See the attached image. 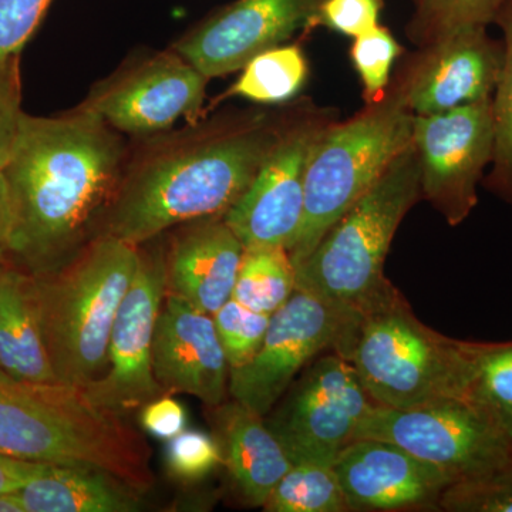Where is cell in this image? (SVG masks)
<instances>
[{
  "instance_id": "obj_1",
  "label": "cell",
  "mask_w": 512,
  "mask_h": 512,
  "mask_svg": "<svg viewBox=\"0 0 512 512\" xmlns=\"http://www.w3.org/2000/svg\"><path fill=\"white\" fill-rule=\"evenodd\" d=\"M295 104L235 111L143 138L128 153L96 235L138 247L185 222L224 217L248 190Z\"/></svg>"
},
{
  "instance_id": "obj_2",
  "label": "cell",
  "mask_w": 512,
  "mask_h": 512,
  "mask_svg": "<svg viewBox=\"0 0 512 512\" xmlns=\"http://www.w3.org/2000/svg\"><path fill=\"white\" fill-rule=\"evenodd\" d=\"M127 157L119 131L82 106L56 116L23 113L3 167L15 214L13 264L36 275L72 258L96 235Z\"/></svg>"
},
{
  "instance_id": "obj_3",
  "label": "cell",
  "mask_w": 512,
  "mask_h": 512,
  "mask_svg": "<svg viewBox=\"0 0 512 512\" xmlns=\"http://www.w3.org/2000/svg\"><path fill=\"white\" fill-rule=\"evenodd\" d=\"M0 456L92 467L148 493L151 448L126 416L99 406L82 387L19 382L0 370Z\"/></svg>"
},
{
  "instance_id": "obj_4",
  "label": "cell",
  "mask_w": 512,
  "mask_h": 512,
  "mask_svg": "<svg viewBox=\"0 0 512 512\" xmlns=\"http://www.w3.org/2000/svg\"><path fill=\"white\" fill-rule=\"evenodd\" d=\"M476 342L448 338L414 315L393 284L360 309L340 356L377 406L413 409L467 399Z\"/></svg>"
},
{
  "instance_id": "obj_5",
  "label": "cell",
  "mask_w": 512,
  "mask_h": 512,
  "mask_svg": "<svg viewBox=\"0 0 512 512\" xmlns=\"http://www.w3.org/2000/svg\"><path fill=\"white\" fill-rule=\"evenodd\" d=\"M137 265V245L96 235L64 264L30 274L43 339L60 383L84 387L106 372L111 329Z\"/></svg>"
},
{
  "instance_id": "obj_6",
  "label": "cell",
  "mask_w": 512,
  "mask_h": 512,
  "mask_svg": "<svg viewBox=\"0 0 512 512\" xmlns=\"http://www.w3.org/2000/svg\"><path fill=\"white\" fill-rule=\"evenodd\" d=\"M414 119L396 70L382 99L365 104L348 120L330 124L306 170L301 227L288 249L295 268L412 144Z\"/></svg>"
},
{
  "instance_id": "obj_7",
  "label": "cell",
  "mask_w": 512,
  "mask_h": 512,
  "mask_svg": "<svg viewBox=\"0 0 512 512\" xmlns=\"http://www.w3.org/2000/svg\"><path fill=\"white\" fill-rule=\"evenodd\" d=\"M421 200L420 168L412 144L320 239L296 268V289L360 311L392 282L384 261L394 235Z\"/></svg>"
},
{
  "instance_id": "obj_8",
  "label": "cell",
  "mask_w": 512,
  "mask_h": 512,
  "mask_svg": "<svg viewBox=\"0 0 512 512\" xmlns=\"http://www.w3.org/2000/svg\"><path fill=\"white\" fill-rule=\"evenodd\" d=\"M359 311L295 289L272 313L264 342L247 365L229 369L228 394L266 417L295 377L325 352L345 349Z\"/></svg>"
},
{
  "instance_id": "obj_9",
  "label": "cell",
  "mask_w": 512,
  "mask_h": 512,
  "mask_svg": "<svg viewBox=\"0 0 512 512\" xmlns=\"http://www.w3.org/2000/svg\"><path fill=\"white\" fill-rule=\"evenodd\" d=\"M338 111L311 99L296 100L288 123L241 198L224 215L244 248L289 249L305 205V180L316 144Z\"/></svg>"
},
{
  "instance_id": "obj_10",
  "label": "cell",
  "mask_w": 512,
  "mask_h": 512,
  "mask_svg": "<svg viewBox=\"0 0 512 512\" xmlns=\"http://www.w3.org/2000/svg\"><path fill=\"white\" fill-rule=\"evenodd\" d=\"M356 439L396 444L440 468L453 483L480 476L505 460L512 450L507 434L467 399L413 409L375 404L360 423Z\"/></svg>"
},
{
  "instance_id": "obj_11",
  "label": "cell",
  "mask_w": 512,
  "mask_h": 512,
  "mask_svg": "<svg viewBox=\"0 0 512 512\" xmlns=\"http://www.w3.org/2000/svg\"><path fill=\"white\" fill-rule=\"evenodd\" d=\"M281 400L265 421L292 464H333L376 404L352 363L336 352L316 357Z\"/></svg>"
},
{
  "instance_id": "obj_12",
  "label": "cell",
  "mask_w": 512,
  "mask_h": 512,
  "mask_svg": "<svg viewBox=\"0 0 512 512\" xmlns=\"http://www.w3.org/2000/svg\"><path fill=\"white\" fill-rule=\"evenodd\" d=\"M208 80L171 47L128 59L94 84L80 106L120 134L143 140L171 131L181 119L197 123Z\"/></svg>"
},
{
  "instance_id": "obj_13",
  "label": "cell",
  "mask_w": 512,
  "mask_h": 512,
  "mask_svg": "<svg viewBox=\"0 0 512 512\" xmlns=\"http://www.w3.org/2000/svg\"><path fill=\"white\" fill-rule=\"evenodd\" d=\"M412 141L421 198L451 227L463 224L477 207L478 184L493 160V99L416 116Z\"/></svg>"
},
{
  "instance_id": "obj_14",
  "label": "cell",
  "mask_w": 512,
  "mask_h": 512,
  "mask_svg": "<svg viewBox=\"0 0 512 512\" xmlns=\"http://www.w3.org/2000/svg\"><path fill=\"white\" fill-rule=\"evenodd\" d=\"M157 239L138 245L137 271L111 329L106 372L82 387L94 403L121 416L164 394L153 372L154 333L167 288L165 247Z\"/></svg>"
},
{
  "instance_id": "obj_15",
  "label": "cell",
  "mask_w": 512,
  "mask_h": 512,
  "mask_svg": "<svg viewBox=\"0 0 512 512\" xmlns=\"http://www.w3.org/2000/svg\"><path fill=\"white\" fill-rule=\"evenodd\" d=\"M325 0H234L192 26L173 43L207 79L239 72L259 53L311 30Z\"/></svg>"
},
{
  "instance_id": "obj_16",
  "label": "cell",
  "mask_w": 512,
  "mask_h": 512,
  "mask_svg": "<svg viewBox=\"0 0 512 512\" xmlns=\"http://www.w3.org/2000/svg\"><path fill=\"white\" fill-rule=\"evenodd\" d=\"M504 63V46L477 26L421 47L397 72L416 116L443 113L493 99Z\"/></svg>"
},
{
  "instance_id": "obj_17",
  "label": "cell",
  "mask_w": 512,
  "mask_h": 512,
  "mask_svg": "<svg viewBox=\"0 0 512 512\" xmlns=\"http://www.w3.org/2000/svg\"><path fill=\"white\" fill-rule=\"evenodd\" d=\"M333 468L349 511H440L441 495L453 483L440 468L376 439L353 440Z\"/></svg>"
},
{
  "instance_id": "obj_18",
  "label": "cell",
  "mask_w": 512,
  "mask_h": 512,
  "mask_svg": "<svg viewBox=\"0 0 512 512\" xmlns=\"http://www.w3.org/2000/svg\"><path fill=\"white\" fill-rule=\"evenodd\" d=\"M153 372L164 394H190L207 407L224 403L229 365L212 315L165 293L154 333Z\"/></svg>"
},
{
  "instance_id": "obj_19",
  "label": "cell",
  "mask_w": 512,
  "mask_h": 512,
  "mask_svg": "<svg viewBox=\"0 0 512 512\" xmlns=\"http://www.w3.org/2000/svg\"><path fill=\"white\" fill-rule=\"evenodd\" d=\"M244 249L224 217L178 225L165 247V293L214 315L232 298Z\"/></svg>"
},
{
  "instance_id": "obj_20",
  "label": "cell",
  "mask_w": 512,
  "mask_h": 512,
  "mask_svg": "<svg viewBox=\"0 0 512 512\" xmlns=\"http://www.w3.org/2000/svg\"><path fill=\"white\" fill-rule=\"evenodd\" d=\"M212 436L220 446L222 467L227 470L239 501L247 507H264L281 478L293 466L281 441L247 406L229 400L207 407Z\"/></svg>"
},
{
  "instance_id": "obj_21",
  "label": "cell",
  "mask_w": 512,
  "mask_h": 512,
  "mask_svg": "<svg viewBox=\"0 0 512 512\" xmlns=\"http://www.w3.org/2000/svg\"><path fill=\"white\" fill-rule=\"evenodd\" d=\"M0 370L19 382L60 383L40 328L32 275L16 265L0 272Z\"/></svg>"
},
{
  "instance_id": "obj_22",
  "label": "cell",
  "mask_w": 512,
  "mask_h": 512,
  "mask_svg": "<svg viewBox=\"0 0 512 512\" xmlns=\"http://www.w3.org/2000/svg\"><path fill=\"white\" fill-rule=\"evenodd\" d=\"M18 495L26 512H138L147 493L100 468L52 466Z\"/></svg>"
},
{
  "instance_id": "obj_23",
  "label": "cell",
  "mask_w": 512,
  "mask_h": 512,
  "mask_svg": "<svg viewBox=\"0 0 512 512\" xmlns=\"http://www.w3.org/2000/svg\"><path fill=\"white\" fill-rule=\"evenodd\" d=\"M225 96L241 97L264 106H281L295 100L309 77V63L302 47L281 45L259 53L241 70Z\"/></svg>"
},
{
  "instance_id": "obj_24",
  "label": "cell",
  "mask_w": 512,
  "mask_h": 512,
  "mask_svg": "<svg viewBox=\"0 0 512 512\" xmlns=\"http://www.w3.org/2000/svg\"><path fill=\"white\" fill-rule=\"evenodd\" d=\"M296 289V268L284 247L245 248L232 299L272 315Z\"/></svg>"
},
{
  "instance_id": "obj_25",
  "label": "cell",
  "mask_w": 512,
  "mask_h": 512,
  "mask_svg": "<svg viewBox=\"0 0 512 512\" xmlns=\"http://www.w3.org/2000/svg\"><path fill=\"white\" fill-rule=\"evenodd\" d=\"M266 512H348L333 464L295 463L269 495Z\"/></svg>"
},
{
  "instance_id": "obj_26",
  "label": "cell",
  "mask_w": 512,
  "mask_h": 512,
  "mask_svg": "<svg viewBox=\"0 0 512 512\" xmlns=\"http://www.w3.org/2000/svg\"><path fill=\"white\" fill-rule=\"evenodd\" d=\"M467 400L483 410L512 440V340L476 342Z\"/></svg>"
},
{
  "instance_id": "obj_27",
  "label": "cell",
  "mask_w": 512,
  "mask_h": 512,
  "mask_svg": "<svg viewBox=\"0 0 512 512\" xmlns=\"http://www.w3.org/2000/svg\"><path fill=\"white\" fill-rule=\"evenodd\" d=\"M416 9L406 33L417 49L468 28L495 23L505 0H414Z\"/></svg>"
},
{
  "instance_id": "obj_28",
  "label": "cell",
  "mask_w": 512,
  "mask_h": 512,
  "mask_svg": "<svg viewBox=\"0 0 512 512\" xmlns=\"http://www.w3.org/2000/svg\"><path fill=\"white\" fill-rule=\"evenodd\" d=\"M495 23L503 30L504 63L493 96V160L485 187L512 207V9Z\"/></svg>"
},
{
  "instance_id": "obj_29",
  "label": "cell",
  "mask_w": 512,
  "mask_h": 512,
  "mask_svg": "<svg viewBox=\"0 0 512 512\" xmlns=\"http://www.w3.org/2000/svg\"><path fill=\"white\" fill-rule=\"evenodd\" d=\"M440 511L512 512V450L480 476L448 485L441 495Z\"/></svg>"
},
{
  "instance_id": "obj_30",
  "label": "cell",
  "mask_w": 512,
  "mask_h": 512,
  "mask_svg": "<svg viewBox=\"0 0 512 512\" xmlns=\"http://www.w3.org/2000/svg\"><path fill=\"white\" fill-rule=\"evenodd\" d=\"M403 52L393 33L382 25L353 39L350 59L362 83L365 104L382 99L392 79L394 63Z\"/></svg>"
},
{
  "instance_id": "obj_31",
  "label": "cell",
  "mask_w": 512,
  "mask_h": 512,
  "mask_svg": "<svg viewBox=\"0 0 512 512\" xmlns=\"http://www.w3.org/2000/svg\"><path fill=\"white\" fill-rule=\"evenodd\" d=\"M229 369L247 365L261 348L271 315L255 312L229 299L212 315Z\"/></svg>"
},
{
  "instance_id": "obj_32",
  "label": "cell",
  "mask_w": 512,
  "mask_h": 512,
  "mask_svg": "<svg viewBox=\"0 0 512 512\" xmlns=\"http://www.w3.org/2000/svg\"><path fill=\"white\" fill-rule=\"evenodd\" d=\"M164 466L168 476L178 483H200L222 467L220 446L212 434L184 430L167 441Z\"/></svg>"
},
{
  "instance_id": "obj_33",
  "label": "cell",
  "mask_w": 512,
  "mask_h": 512,
  "mask_svg": "<svg viewBox=\"0 0 512 512\" xmlns=\"http://www.w3.org/2000/svg\"><path fill=\"white\" fill-rule=\"evenodd\" d=\"M53 0H0V64L22 55Z\"/></svg>"
},
{
  "instance_id": "obj_34",
  "label": "cell",
  "mask_w": 512,
  "mask_h": 512,
  "mask_svg": "<svg viewBox=\"0 0 512 512\" xmlns=\"http://www.w3.org/2000/svg\"><path fill=\"white\" fill-rule=\"evenodd\" d=\"M383 6L384 0H325L311 29L322 26L356 39L380 25Z\"/></svg>"
},
{
  "instance_id": "obj_35",
  "label": "cell",
  "mask_w": 512,
  "mask_h": 512,
  "mask_svg": "<svg viewBox=\"0 0 512 512\" xmlns=\"http://www.w3.org/2000/svg\"><path fill=\"white\" fill-rule=\"evenodd\" d=\"M23 113L20 57H16L0 64V167L8 163Z\"/></svg>"
},
{
  "instance_id": "obj_36",
  "label": "cell",
  "mask_w": 512,
  "mask_h": 512,
  "mask_svg": "<svg viewBox=\"0 0 512 512\" xmlns=\"http://www.w3.org/2000/svg\"><path fill=\"white\" fill-rule=\"evenodd\" d=\"M138 421L144 433L167 443L187 427V412L171 394H163L141 407Z\"/></svg>"
},
{
  "instance_id": "obj_37",
  "label": "cell",
  "mask_w": 512,
  "mask_h": 512,
  "mask_svg": "<svg viewBox=\"0 0 512 512\" xmlns=\"http://www.w3.org/2000/svg\"><path fill=\"white\" fill-rule=\"evenodd\" d=\"M52 466L55 464L0 456V495L19 493L26 484L43 476Z\"/></svg>"
},
{
  "instance_id": "obj_38",
  "label": "cell",
  "mask_w": 512,
  "mask_h": 512,
  "mask_svg": "<svg viewBox=\"0 0 512 512\" xmlns=\"http://www.w3.org/2000/svg\"><path fill=\"white\" fill-rule=\"evenodd\" d=\"M15 214H13L12 192H10L8 177L0 167V245L9 252L12 241Z\"/></svg>"
},
{
  "instance_id": "obj_39",
  "label": "cell",
  "mask_w": 512,
  "mask_h": 512,
  "mask_svg": "<svg viewBox=\"0 0 512 512\" xmlns=\"http://www.w3.org/2000/svg\"><path fill=\"white\" fill-rule=\"evenodd\" d=\"M0 512H26L18 493L0 495Z\"/></svg>"
},
{
  "instance_id": "obj_40",
  "label": "cell",
  "mask_w": 512,
  "mask_h": 512,
  "mask_svg": "<svg viewBox=\"0 0 512 512\" xmlns=\"http://www.w3.org/2000/svg\"><path fill=\"white\" fill-rule=\"evenodd\" d=\"M15 265L13 264L12 258H10L9 252L6 251L5 248L0 245V272L8 269L9 266Z\"/></svg>"
},
{
  "instance_id": "obj_41",
  "label": "cell",
  "mask_w": 512,
  "mask_h": 512,
  "mask_svg": "<svg viewBox=\"0 0 512 512\" xmlns=\"http://www.w3.org/2000/svg\"><path fill=\"white\" fill-rule=\"evenodd\" d=\"M508 8L512 9V0H505L504 9H508Z\"/></svg>"
}]
</instances>
